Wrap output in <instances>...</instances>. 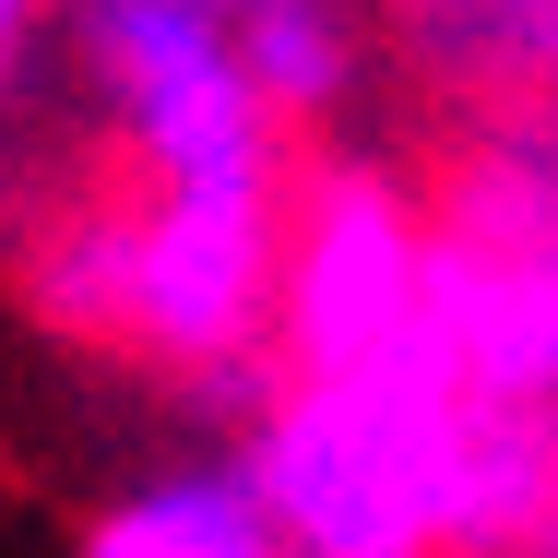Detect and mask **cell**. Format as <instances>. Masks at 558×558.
<instances>
[{
    "label": "cell",
    "mask_w": 558,
    "mask_h": 558,
    "mask_svg": "<svg viewBox=\"0 0 558 558\" xmlns=\"http://www.w3.org/2000/svg\"><path fill=\"white\" fill-rule=\"evenodd\" d=\"M274 262H286V191H143V203H72L24 250V310L72 344H119L179 368L203 404L262 416L286 392L274 356Z\"/></svg>",
    "instance_id": "obj_1"
},
{
    "label": "cell",
    "mask_w": 558,
    "mask_h": 558,
    "mask_svg": "<svg viewBox=\"0 0 558 558\" xmlns=\"http://www.w3.org/2000/svg\"><path fill=\"white\" fill-rule=\"evenodd\" d=\"M463 404L475 392L428 333L368 368L286 380L238 440L286 558H440V475Z\"/></svg>",
    "instance_id": "obj_2"
},
{
    "label": "cell",
    "mask_w": 558,
    "mask_h": 558,
    "mask_svg": "<svg viewBox=\"0 0 558 558\" xmlns=\"http://www.w3.org/2000/svg\"><path fill=\"white\" fill-rule=\"evenodd\" d=\"M428 344L487 404H558V96L487 108L428 203Z\"/></svg>",
    "instance_id": "obj_3"
},
{
    "label": "cell",
    "mask_w": 558,
    "mask_h": 558,
    "mask_svg": "<svg viewBox=\"0 0 558 558\" xmlns=\"http://www.w3.org/2000/svg\"><path fill=\"white\" fill-rule=\"evenodd\" d=\"M84 84L108 96L143 191H286V131L250 96L226 12L203 0H60Z\"/></svg>",
    "instance_id": "obj_4"
},
{
    "label": "cell",
    "mask_w": 558,
    "mask_h": 558,
    "mask_svg": "<svg viewBox=\"0 0 558 558\" xmlns=\"http://www.w3.org/2000/svg\"><path fill=\"white\" fill-rule=\"evenodd\" d=\"M416 333H428V203L380 155H333V167L286 179V262H274L286 380L368 368Z\"/></svg>",
    "instance_id": "obj_5"
},
{
    "label": "cell",
    "mask_w": 558,
    "mask_h": 558,
    "mask_svg": "<svg viewBox=\"0 0 558 558\" xmlns=\"http://www.w3.org/2000/svg\"><path fill=\"white\" fill-rule=\"evenodd\" d=\"M440 558H558V404H463L440 475Z\"/></svg>",
    "instance_id": "obj_6"
},
{
    "label": "cell",
    "mask_w": 558,
    "mask_h": 558,
    "mask_svg": "<svg viewBox=\"0 0 558 558\" xmlns=\"http://www.w3.org/2000/svg\"><path fill=\"white\" fill-rule=\"evenodd\" d=\"M84 558H286V535L238 451H191V463H155L143 487H119L84 523Z\"/></svg>",
    "instance_id": "obj_7"
},
{
    "label": "cell",
    "mask_w": 558,
    "mask_h": 558,
    "mask_svg": "<svg viewBox=\"0 0 558 558\" xmlns=\"http://www.w3.org/2000/svg\"><path fill=\"white\" fill-rule=\"evenodd\" d=\"M392 36L451 96H487V108L558 96V0H392Z\"/></svg>",
    "instance_id": "obj_8"
},
{
    "label": "cell",
    "mask_w": 558,
    "mask_h": 558,
    "mask_svg": "<svg viewBox=\"0 0 558 558\" xmlns=\"http://www.w3.org/2000/svg\"><path fill=\"white\" fill-rule=\"evenodd\" d=\"M226 48H238V72H250V96L274 108V131L333 119L344 96H356V72H368V36H356L344 0H250V12L226 24Z\"/></svg>",
    "instance_id": "obj_9"
},
{
    "label": "cell",
    "mask_w": 558,
    "mask_h": 558,
    "mask_svg": "<svg viewBox=\"0 0 558 558\" xmlns=\"http://www.w3.org/2000/svg\"><path fill=\"white\" fill-rule=\"evenodd\" d=\"M36 24H48V0H0V96H12L24 60H36Z\"/></svg>",
    "instance_id": "obj_10"
},
{
    "label": "cell",
    "mask_w": 558,
    "mask_h": 558,
    "mask_svg": "<svg viewBox=\"0 0 558 558\" xmlns=\"http://www.w3.org/2000/svg\"><path fill=\"white\" fill-rule=\"evenodd\" d=\"M203 12H226V24H238V12H250V0H203Z\"/></svg>",
    "instance_id": "obj_11"
}]
</instances>
